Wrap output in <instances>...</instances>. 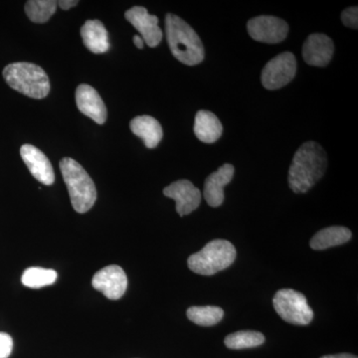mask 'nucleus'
Segmentation results:
<instances>
[{"label":"nucleus","mask_w":358,"mask_h":358,"mask_svg":"<svg viewBox=\"0 0 358 358\" xmlns=\"http://www.w3.org/2000/svg\"><path fill=\"white\" fill-rule=\"evenodd\" d=\"M327 157L315 141H307L296 150L289 171V185L294 193H306L326 173Z\"/></svg>","instance_id":"nucleus-1"},{"label":"nucleus","mask_w":358,"mask_h":358,"mask_svg":"<svg viewBox=\"0 0 358 358\" xmlns=\"http://www.w3.org/2000/svg\"><path fill=\"white\" fill-rule=\"evenodd\" d=\"M167 43L174 57L187 66L200 64L204 60V46L192 26L174 14L166 17Z\"/></svg>","instance_id":"nucleus-2"},{"label":"nucleus","mask_w":358,"mask_h":358,"mask_svg":"<svg viewBox=\"0 0 358 358\" xmlns=\"http://www.w3.org/2000/svg\"><path fill=\"white\" fill-rule=\"evenodd\" d=\"M60 169L73 208L78 213H86L96 200L95 183L84 167L70 157L61 160Z\"/></svg>","instance_id":"nucleus-3"},{"label":"nucleus","mask_w":358,"mask_h":358,"mask_svg":"<svg viewBox=\"0 0 358 358\" xmlns=\"http://www.w3.org/2000/svg\"><path fill=\"white\" fill-rule=\"evenodd\" d=\"M3 78L9 87L33 99H44L50 92L46 72L33 63L17 62L7 65Z\"/></svg>","instance_id":"nucleus-4"},{"label":"nucleus","mask_w":358,"mask_h":358,"mask_svg":"<svg viewBox=\"0 0 358 358\" xmlns=\"http://www.w3.org/2000/svg\"><path fill=\"white\" fill-rule=\"evenodd\" d=\"M236 249L227 240H213L203 249L193 254L187 260V265L195 274L212 275L225 270L234 263Z\"/></svg>","instance_id":"nucleus-5"},{"label":"nucleus","mask_w":358,"mask_h":358,"mask_svg":"<svg viewBox=\"0 0 358 358\" xmlns=\"http://www.w3.org/2000/svg\"><path fill=\"white\" fill-rule=\"evenodd\" d=\"M278 315L285 322L296 326H307L313 319L312 308L305 294L291 289L278 291L273 300Z\"/></svg>","instance_id":"nucleus-6"},{"label":"nucleus","mask_w":358,"mask_h":358,"mask_svg":"<svg viewBox=\"0 0 358 358\" xmlns=\"http://www.w3.org/2000/svg\"><path fill=\"white\" fill-rule=\"evenodd\" d=\"M296 59L291 52H284L268 61L261 74L264 88L274 91L288 85L296 76Z\"/></svg>","instance_id":"nucleus-7"},{"label":"nucleus","mask_w":358,"mask_h":358,"mask_svg":"<svg viewBox=\"0 0 358 358\" xmlns=\"http://www.w3.org/2000/svg\"><path fill=\"white\" fill-rule=\"evenodd\" d=\"M247 30L252 39L267 44H277L288 36L289 25L275 16H258L247 23Z\"/></svg>","instance_id":"nucleus-8"},{"label":"nucleus","mask_w":358,"mask_h":358,"mask_svg":"<svg viewBox=\"0 0 358 358\" xmlns=\"http://www.w3.org/2000/svg\"><path fill=\"white\" fill-rule=\"evenodd\" d=\"M94 289L110 300H119L128 288V278L120 266L110 265L96 272L92 280Z\"/></svg>","instance_id":"nucleus-9"},{"label":"nucleus","mask_w":358,"mask_h":358,"mask_svg":"<svg viewBox=\"0 0 358 358\" xmlns=\"http://www.w3.org/2000/svg\"><path fill=\"white\" fill-rule=\"evenodd\" d=\"M164 196L176 200V208L178 215H188L196 210L201 203V192L186 179L176 181L164 189Z\"/></svg>","instance_id":"nucleus-10"},{"label":"nucleus","mask_w":358,"mask_h":358,"mask_svg":"<svg viewBox=\"0 0 358 358\" xmlns=\"http://www.w3.org/2000/svg\"><path fill=\"white\" fill-rule=\"evenodd\" d=\"M126 20L141 33L148 46L157 47L162 39V31L159 26V18L150 15L147 8L143 6H134L124 14Z\"/></svg>","instance_id":"nucleus-11"},{"label":"nucleus","mask_w":358,"mask_h":358,"mask_svg":"<svg viewBox=\"0 0 358 358\" xmlns=\"http://www.w3.org/2000/svg\"><path fill=\"white\" fill-rule=\"evenodd\" d=\"M20 155L33 178L44 185H52L55 181V173L50 160L34 145H24L20 148Z\"/></svg>","instance_id":"nucleus-12"},{"label":"nucleus","mask_w":358,"mask_h":358,"mask_svg":"<svg viewBox=\"0 0 358 358\" xmlns=\"http://www.w3.org/2000/svg\"><path fill=\"white\" fill-rule=\"evenodd\" d=\"M333 40L326 34L310 35L303 47V57L305 62L315 67H326L334 55Z\"/></svg>","instance_id":"nucleus-13"},{"label":"nucleus","mask_w":358,"mask_h":358,"mask_svg":"<svg viewBox=\"0 0 358 358\" xmlns=\"http://www.w3.org/2000/svg\"><path fill=\"white\" fill-rule=\"evenodd\" d=\"M76 103L80 112L99 124L107 121V108L93 87L82 84L76 90Z\"/></svg>","instance_id":"nucleus-14"},{"label":"nucleus","mask_w":358,"mask_h":358,"mask_svg":"<svg viewBox=\"0 0 358 358\" xmlns=\"http://www.w3.org/2000/svg\"><path fill=\"white\" fill-rule=\"evenodd\" d=\"M235 169L232 164H223L205 180L203 196L211 207H218L224 201V187L232 180Z\"/></svg>","instance_id":"nucleus-15"},{"label":"nucleus","mask_w":358,"mask_h":358,"mask_svg":"<svg viewBox=\"0 0 358 358\" xmlns=\"http://www.w3.org/2000/svg\"><path fill=\"white\" fill-rule=\"evenodd\" d=\"M129 128L134 134L143 140L148 148H157L164 136L162 124L150 115L134 117Z\"/></svg>","instance_id":"nucleus-16"},{"label":"nucleus","mask_w":358,"mask_h":358,"mask_svg":"<svg viewBox=\"0 0 358 358\" xmlns=\"http://www.w3.org/2000/svg\"><path fill=\"white\" fill-rule=\"evenodd\" d=\"M85 46L95 54L106 53L110 49L109 34L100 20H88L81 28Z\"/></svg>","instance_id":"nucleus-17"},{"label":"nucleus","mask_w":358,"mask_h":358,"mask_svg":"<svg viewBox=\"0 0 358 358\" xmlns=\"http://www.w3.org/2000/svg\"><path fill=\"white\" fill-rule=\"evenodd\" d=\"M222 124L213 113L202 110L195 115L194 134L202 143H215L222 136Z\"/></svg>","instance_id":"nucleus-18"},{"label":"nucleus","mask_w":358,"mask_h":358,"mask_svg":"<svg viewBox=\"0 0 358 358\" xmlns=\"http://www.w3.org/2000/svg\"><path fill=\"white\" fill-rule=\"evenodd\" d=\"M352 231L343 226H331L319 231L310 240V245L313 250H326L339 246L350 241Z\"/></svg>","instance_id":"nucleus-19"},{"label":"nucleus","mask_w":358,"mask_h":358,"mask_svg":"<svg viewBox=\"0 0 358 358\" xmlns=\"http://www.w3.org/2000/svg\"><path fill=\"white\" fill-rule=\"evenodd\" d=\"M58 274L56 271L50 268L32 267L27 268L23 273L21 282L27 288L40 289L50 286L57 280Z\"/></svg>","instance_id":"nucleus-20"},{"label":"nucleus","mask_w":358,"mask_h":358,"mask_svg":"<svg viewBox=\"0 0 358 358\" xmlns=\"http://www.w3.org/2000/svg\"><path fill=\"white\" fill-rule=\"evenodd\" d=\"M265 343V336L259 331H240L231 334L224 339V343L230 350H244L257 348Z\"/></svg>","instance_id":"nucleus-21"},{"label":"nucleus","mask_w":358,"mask_h":358,"mask_svg":"<svg viewBox=\"0 0 358 358\" xmlns=\"http://www.w3.org/2000/svg\"><path fill=\"white\" fill-rule=\"evenodd\" d=\"M186 315L188 319L199 326L211 327L221 322L224 317V310L215 306H204V307L189 308Z\"/></svg>","instance_id":"nucleus-22"},{"label":"nucleus","mask_w":358,"mask_h":358,"mask_svg":"<svg viewBox=\"0 0 358 358\" xmlns=\"http://www.w3.org/2000/svg\"><path fill=\"white\" fill-rule=\"evenodd\" d=\"M57 1L54 0H29L25 4V13L34 23H45L56 13Z\"/></svg>","instance_id":"nucleus-23"},{"label":"nucleus","mask_w":358,"mask_h":358,"mask_svg":"<svg viewBox=\"0 0 358 358\" xmlns=\"http://www.w3.org/2000/svg\"><path fill=\"white\" fill-rule=\"evenodd\" d=\"M341 21L348 27L357 29L358 26V9L357 7H350L341 13Z\"/></svg>","instance_id":"nucleus-24"},{"label":"nucleus","mask_w":358,"mask_h":358,"mask_svg":"<svg viewBox=\"0 0 358 358\" xmlns=\"http://www.w3.org/2000/svg\"><path fill=\"white\" fill-rule=\"evenodd\" d=\"M13 348V338L6 333H0V358L10 357Z\"/></svg>","instance_id":"nucleus-25"},{"label":"nucleus","mask_w":358,"mask_h":358,"mask_svg":"<svg viewBox=\"0 0 358 358\" xmlns=\"http://www.w3.org/2000/svg\"><path fill=\"white\" fill-rule=\"evenodd\" d=\"M78 3L79 1L77 0H60L57 2V6L63 10H69L70 8L76 6Z\"/></svg>","instance_id":"nucleus-26"},{"label":"nucleus","mask_w":358,"mask_h":358,"mask_svg":"<svg viewBox=\"0 0 358 358\" xmlns=\"http://www.w3.org/2000/svg\"><path fill=\"white\" fill-rule=\"evenodd\" d=\"M320 358H357V357L350 355V353H339V355H324V357Z\"/></svg>","instance_id":"nucleus-27"},{"label":"nucleus","mask_w":358,"mask_h":358,"mask_svg":"<svg viewBox=\"0 0 358 358\" xmlns=\"http://www.w3.org/2000/svg\"><path fill=\"white\" fill-rule=\"evenodd\" d=\"M134 43L136 45V48L138 49H143V46H145V41H143L141 36H138V35L134 36Z\"/></svg>","instance_id":"nucleus-28"}]
</instances>
